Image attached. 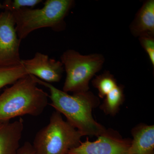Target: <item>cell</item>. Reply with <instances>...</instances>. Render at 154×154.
Wrapping results in <instances>:
<instances>
[{
    "instance_id": "1",
    "label": "cell",
    "mask_w": 154,
    "mask_h": 154,
    "mask_svg": "<svg viewBox=\"0 0 154 154\" xmlns=\"http://www.w3.org/2000/svg\"><path fill=\"white\" fill-rule=\"evenodd\" d=\"M35 82L48 89L49 105L63 114L67 121L84 136L98 137L106 128L94 119L92 111L100 104V100L92 92L87 91L69 95L55 88L50 83L33 75Z\"/></svg>"
},
{
    "instance_id": "2",
    "label": "cell",
    "mask_w": 154,
    "mask_h": 154,
    "mask_svg": "<svg viewBox=\"0 0 154 154\" xmlns=\"http://www.w3.org/2000/svg\"><path fill=\"white\" fill-rule=\"evenodd\" d=\"M37 85L33 75H28L6 89L0 95V121L41 114L48 104L49 95Z\"/></svg>"
},
{
    "instance_id": "3",
    "label": "cell",
    "mask_w": 154,
    "mask_h": 154,
    "mask_svg": "<svg viewBox=\"0 0 154 154\" xmlns=\"http://www.w3.org/2000/svg\"><path fill=\"white\" fill-rule=\"evenodd\" d=\"M74 3L72 0H47L41 8H25L12 12L17 36L22 40L41 28H51L57 32L63 30L65 18Z\"/></svg>"
},
{
    "instance_id": "4",
    "label": "cell",
    "mask_w": 154,
    "mask_h": 154,
    "mask_svg": "<svg viewBox=\"0 0 154 154\" xmlns=\"http://www.w3.org/2000/svg\"><path fill=\"white\" fill-rule=\"evenodd\" d=\"M83 136L55 111L51 116L48 124L36 133L32 146L35 154H67L79 146Z\"/></svg>"
},
{
    "instance_id": "5",
    "label": "cell",
    "mask_w": 154,
    "mask_h": 154,
    "mask_svg": "<svg viewBox=\"0 0 154 154\" xmlns=\"http://www.w3.org/2000/svg\"><path fill=\"white\" fill-rule=\"evenodd\" d=\"M66 72L64 92L82 93L88 91L89 82L102 69L105 57L100 54L83 55L74 50H68L60 57Z\"/></svg>"
},
{
    "instance_id": "6",
    "label": "cell",
    "mask_w": 154,
    "mask_h": 154,
    "mask_svg": "<svg viewBox=\"0 0 154 154\" xmlns=\"http://www.w3.org/2000/svg\"><path fill=\"white\" fill-rule=\"evenodd\" d=\"M21 41L17 36L12 13L6 11L0 13V67L22 64L19 54Z\"/></svg>"
},
{
    "instance_id": "7",
    "label": "cell",
    "mask_w": 154,
    "mask_h": 154,
    "mask_svg": "<svg viewBox=\"0 0 154 154\" xmlns=\"http://www.w3.org/2000/svg\"><path fill=\"white\" fill-rule=\"evenodd\" d=\"M131 139L122 137L112 129H106L94 141L88 138L79 146L69 151L67 154H128Z\"/></svg>"
},
{
    "instance_id": "8",
    "label": "cell",
    "mask_w": 154,
    "mask_h": 154,
    "mask_svg": "<svg viewBox=\"0 0 154 154\" xmlns=\"http://www.w3.org/2000/svg\"><path fill=\"white\" fill-rule=\"evenodd\" d=\"M21 63L28 75L46 82H58L64 72L63 64L60 61L50 58L46 54L36 52L32 58L22 60Z\"/></svg>"
},
{
    "instance_id": "9",
    "label": "cell",
    "mask_w": 154,
    "mask_h": 154,
    "mask_svg": "<svg viewBox=\"0 0 154 154\" xmlns=\"http://www.w3.org/2000/svg\"><path fill=\"white\" fill-rule=\"evenodd\" d=\"M24 129V120L0 121V154H17Z\"/></svg>"
},
{
    "instance_id": "10",
    "label": "cell",
    "mask_w": 154,
    "mask_h": 154,
    "mask_svg": "<svg viewBox=\"0 0 154 154\" xmlns=\"http://www.w3.org/2000/svg\"><path fill=\"white\" fill-rule=\"evenodd\" d=\"M133 139L128 154H154V125L143 123L131 130Z\"/></svg>"
},
{
    "instance_id": "11",
    "label": "cell",
    "mask_w": 154,
    "mask_h": 154,
    "mask_svg": "<svg viewBox=\"0 0 154 154\" xmlns=\"http://www.w3.org/2000/svg\"><path fill=\"white\" fill-rule=\"evenodd\" d=\"M130 29L134 36L145 34L154 35V1L144 2L131 22Z\"/></svg>"
},
{
    "instance_id": "12",
    "label": "cell",
    "mask_w": 154,
    "mask_h": 154,
    "mask_svg": "<svg viewBox=\"0 0 154 154\" xmlns=\"http://www.w3.org/2000/svg\"><path fill=\"white\" fill-rule=\"evenodd\" d=\"M124 86L118 85L105 96L100 108L107 114L114 116L118 113L120 107L124 102Z\"/></svg>"
},
{
    "instance_id": "13",
    "label": "cell",
    "mask_w": 154,
    "mask_h": 154,
    "mask_svg": "<svg viewBox=\"0 0 154 154\" xmlns=\"http://www.w3.org/2000/svg\"><path fill=\"white\" fill-rule=\"evenodd\" d=\"M28 75L22 64L16 66L0 67V90L8 85H13Z\"/></svg>"
},
{
    "instance_id": "14",
    "label": "cell",
    "mask_w": 154,
    "mask_h": 154,
    "mask_svg": "<svg viewBox=\"0 0 154 154\" xmlns=\"http://www.w3.org/2000/svg\"><path fill=\"white\" fill-rule=\"evenodd\" d=\"M92 85L99 91V97L102 99L118 85L115 77L107 71L97 76L92 81Z\"/></svg>"
},
{
    "instance_id": "15",
    "label": "cell",
    "mask_w": 154,
    "mask_h": 154,
    "mask_svg": "<svg viewBox=\"0 0 154 154\" xmlns=\"http://www.w3.org/2000/svg\"><path fill=\"white\" fill-rule=\"evenodd\" d=\"M42 2L41 0H8L4 2L2 8L12 13L25 8H33Z\"/></svg>"
},
{
    "instance_id": "16",
    "label": "cell",
    "mask_w": 154,
    "mask_h": 154,
    "mask_svg": "<svg viewBox=\"0 0 154 154\" xmlns=\"http://www.w3.org/2000/svg\"><path fill=\"white\" fill-rule=\"evenodd\" d=\"M139 40L148 55L150 60L154 67V35L147 34L139 37Z\"/></svg>"
},
{
    "instance_id": "17",
    "label": "cell",
    "mask_w": 154,
    "mask_h": 154,
    "mask_svg": "<svg viewBox=\"0 0 154 154\" xmlns=\"http://www.w3.org/2000/svg\"><path fill=\"white\" fill-rule=\"evenodd\" d=\"M17 154H35L32 144L26 142L22 146H20Z\"/></svg>"
},
{
    "instance_id": "18",
    "label": "cell",
    "mask_w": 154,
    "mask_h": 154,
    "mask_svg": "<svg viewBox=\"0 0 154 154\" xmlns=\"http://www.w3.org/2000/svg\"><path fill=\"white\" fill-rule=\"evenodd\" d=\"M2 8V5L1 2H0V9Z\"/></svg>"
}]
</instances>
